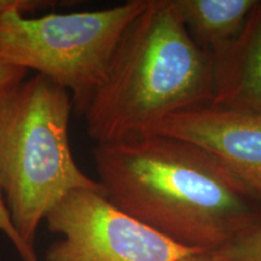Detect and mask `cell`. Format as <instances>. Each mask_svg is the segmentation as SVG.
I'll return each instance as SVG.
<instances>
[{"label": "cell", "instance_id": "obj_6", "mask_svg": "<svg viewBox=\"0 0 261 261\" xmlns=\"http://www.w3.org/2000/svg\"><path fill=\"white\" fill-rule=\"evenodd\" d=\"M148 133L174 137L204 150L261 207V114L207 103L166 117Z\"/></svg>", "mask_w": 261, "mask_h": 261}, {"label": "cell", "instance_id": "obj_9", "mask_svg": "<svg viewBox=\"0 0 261 261\" xmlns=\"http://www.w3.org/2000/svg\"><path fill=\"white\" fill-rule=\"evenodd\" d=\"M218 253L232 261H261V221Z\"/></svg>", "mask_w": 261, "mask_h": 261}, {"label": "cell", "instance_id": "obj_2", "mask_svg": "<svg viewBox=\"0 0 261 261\" xmlns=\"http://www.w3.org/2000/svg\"><path fill=\"white\" fill-rule=\"evenodd\" d=\"M214 64L172 0H149L123 33L83 115L97 144L144 135L166 117L213 102Z\"/></svg>", "mask_w": 261, "mask_h": 261}, {"label": "cell", "instance_id": "obj_11", "mask_svg": "<svg viewBox=\"0 0 261 261\" xmlns=\"http://www.w3.org/2000/svg\"><path fill=\"white\" fill-rule=\"evenodd\" d=\"M55 4L57 3L47 0H0V18L14 11L25 16L38 10L54 8Z\"/></svg>", "mask_w": 261, "mask_h": 261}, {"label": "cell", "instance_id": "obj_7", "mask_svg": "<svg viewBox=\"0 0 261 261\" xmlns=\"http://www.w3.org/2000/svg\"><path fill=\"white\" fill-rule=\"evenodd\" d=\"M213 64L212 103L261 114V0L238 38Z\"/></svg>", "mask_w": 261, "mask_h": 261}, {"label": "cell", "instance_id": "obj_1", "mask_svg": "<svg viewBox=\"0 0 261 261\" xmlns=\"http://www.w3.org/2000/svg\"><path fill=\"white\" fill-rule=\"evenodd\" d=\"M93 160L110 202L182 247L219 252L261 221L233 175L185 140L144 133L97 144Z\"/></svg>", "mask_w": 261, "mask_h": 261}, {"label": "cell", "instance_id": "obj_10", "mask_svg": "<svg viewBox=\"0 0 261 261\" xmlns=\"http://www.w3.org/2000/svg\"><path fill=\"white\" fill-rule=\"evenodd\" d=\"M0 231L5 234L6 238L11 242L15 249L23 261H39L34 248H31L24 243L17 231L12 224L11 217H10L8 208H6L4 197L0 192Z\"/></svg>", "mask_w": 261, "mask_h": 261}, {"label": "cell", "instance_id": "obj_13", "mask_svg": "<svg viewBox=\"0 0 261 261\" xmlns=\"http://www.w3.org/2000/svg\"><path fill=\"white\" fill-rule=\"evenodd\" d=\"M181 261H232L218 253H196Z\"/></svg>", "mask_w": 261, "mask_h": 261}, {"label": "cell", "instance_id": "obj_3", "mask_svg": "<svg viewBox=\"0 0 261 261\" xmlns=\"http://www.w3.org/2000/svg\"><path fill=\"white\" fill-rule=\"evenodd\" d=\"M73 107L68 91L38 74L0 91V192L31 248L39 225L68 194L104 191L71 152Z\"/></svg>", "mask_w": 261, "mask_h": 261}, {"label": "cell", "instance_id": "obj_5", "mask_svg": "<svg viewBox=\"0 0 261 261\" xmlns=\"http://www.w3.org/2000/svg\"><path fill=\"white\" fill-rule=\"evenodd\" d=\"M60 241L46 261H181L196 253L116 207L100 190L68 194L45 218Z\"/></svg>", "mask_w": 261, "mask_h": 261}, {"label": "cell", "instance_id": "obj_12", "mask_svg": "<svg viewBox=\"0 0 261 261\" xmlns=\"http://www.w3.org/2000/svg\"><path fill=\"white\" fill-rule=\"evenodd\" d=\"M27 73L28 71L22 68L15 67L8 62L0 60V91L21 83L22 80L25 79Z\"/></svg>", "mask_w": 261, "mask_h": 261}, {"label": "cell", "instance_id": "obj_8", "mask_svg": "<svg viewBox=\"0 0 261 261\" xmlns=\"http://www.w3.org/2000/svg\"><path fill=\"white\" fill-rule=\"evenodd\" d=\"M195 44L212 60L241 34L257 0H172Z\"/></svg>", "mask_w": 261, "mask_h": 261}, {"label": "cell", "instance_id": "obj_4", "mask_svg": "<svg viewBox=\"0 0 261 261\" xmlns=\"http://www.w3.org/2000/svg\"><path fill=\"white\" fill-rule=\"evenodd\" d=\"M148 3L129 0L97 11L40 17L10 12L0 18V60L34 70L68 91L83 114L123 33Z\"/></svg>", "mask_w": 261, "mask_h": 261}]
</instances>
